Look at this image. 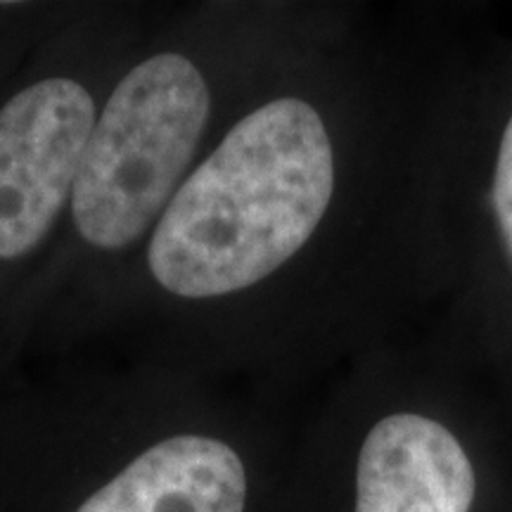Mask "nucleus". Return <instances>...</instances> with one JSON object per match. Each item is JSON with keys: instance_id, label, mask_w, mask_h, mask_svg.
Masks as SVG:
<instances>
[{"instance_id": "1", "label": "nucleus", "mask_w": 512, "mask_h": 512, "mask_svg": "<svg viewBox=\"0 0 512 512\" xmlns=\"http://www.w3.org/2000/svg\"><path fill=\"white\" fill-rule=\"evenodd\" d=\"M335 190V155L309 102L280 98L233 126L164 209L147 264L166 292L252 287L306 245Z\"/></svg>"}, {"instance_id": "2", "label": "nucleus", "mask_w": 512, "mask_h": 512, "mask_svg": "<svg viewBox=\"0 0 512 512\" xmlns=\"http://www.w3.org/2000/svg\"><path fill=\"white\" fill-rule=\"evenodd\" d=\"M209 88L178 53L133 67L95 121L72 190L81 238L121 249L150 228L188 169L209 119Z\"/></svg>"}, {"instance_id": "3", "label": "nucleus", "mask_w": 512, "mask_h": 512, "mask_svg": "<svg viewBox=\"0 0 512 512\" xmlns=\"http://www.w3.org/2000/svg\"><path fill=\"white\" fill-rule=\"evenodd\" d=\"M93 126V98L72 79L38 81L0 110V259L46 238L72 197Z\"/></svg>"}, {"instance_id": "4", "label": "nucleus", "mask_w": 512, "mask_h": 512, "mask_svg": "<svg viewBox=\"0 0 512 512\" xmlns=\"http://www.w3.org/2000/svg\"><path fill=\"white\" fill-rule=\"evenodd\" d=\"M475 489L465 448L425 415H387L358 453L356 512H470Z\"/></svg>"}, {"instance_id": "5", "label": "nucleus", "mask_w": 512, "mask_h": 512, "mask_svg": "<svg viewBox=\"0 0 512 512\" xmlns=\"http://www.w3.org/2000/svg\"><path fill=\"white\" fill-rule=\"evenodd\" d=\"M247 470L226 441L174 434L147 446L74 512H245Z\"/></svg>"}, {"instance_id": "6", "label": "nucleus", "mask_w": 512, "mask_h": 512, "mask_svg": "<svg viewBox=\"0 0 512 512\" xmlns=\"http://www.w3.org/2000/svg\"><path fill=\"white\" fill-rule=\"evenodd\" d=\"M494 209L505 249H508L512 261V117L508 121V126H505L501 150H498L494 176Z\"/></svg>"}]
</instances>
